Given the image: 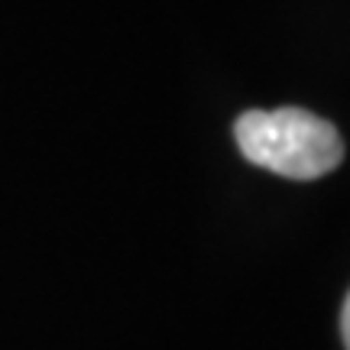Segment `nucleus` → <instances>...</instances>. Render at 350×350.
<instances>
[{
  "instance_id": "f257e3e1",
  "label": "nucleus",
  "mask_w": 350,
  "mask_h": 350,
  "mask_svg": "<svg viewBox=\"0 0 350 350\" xmlns=\"http://www.w3.org/2000/svg\"><path fill=\"white\" fill-rule=\"evenodd\" d=\"M234 139L243 159L295 182L321 178L334 172L344 159V139L338 126L305 107L240 113L234 124Z\"/></svg>"
},
{
  "instance_id": "f03ea898",
  "label": "nucleus",
  "mask_w": 350,
  "mask_h": 350,
  "mask_svg": "<svg viewBox=\"0 0 350 350\" xmlns=\"http://www.w3.org/2000/svg\"><path fill=\"white\" fill-rule=\"evenodd\" d=\"M340 338H344V347L350 350V292L344 299V308H340Z\"/></svg>"
}]
</instances>
